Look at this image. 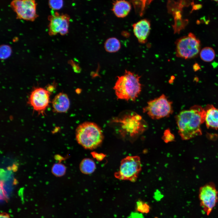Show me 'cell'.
<instances>
[{
  "label": "cell",
  "mask_w": 218,
  "mask_h": 218,
  "mask_svg": "<svg viewBox=\"0 0 218 218\" xmlns=\"http://www.w3.org/2000/svg\"><path fill=\"white\" fill-rule=\"evenodd\" d=\"M37 5L35 0H13L10 4L17 19L32 21L38 17Z\"/></svg>",
  "instance_id": "8"
},
{
  "label": "cell",
  "mask_w": 218,
  "mask_h": 218,
  "mask_svg": "<svg viewBox=\"0 0 218 218\" xmlns=\"http://www.w3.org/2000/svg\"><path fill=\"white\" fill-rule=\"evenodd\" d=\"M0 218H10V217L8 213L3 212L0 214Z\"/></svg>",
  "instance_id": "24"
},
{
  "label": "cell",
  "mask_w": 218,
  "mask_h": 218,
  "mask_svg": "<svg viewBox=\"0 0 218 218\" xmlns=\"http://www.w3.org/2000/svg\"><path fill=\"white\" fill-rule=\"evenodd\" d=\"M52 106L54 112L59 113H65L68 110L70 102L68 95L64 93L57 94L52 101Z\"/></svg>",
  "instance_id": "13"
},
{
  "label": "cell",
  "mask_w": 218,
  "mask_h": 218,
  "mask_svg": "<svg viewBox=\"0 0 218 218\" xmlns=\"http://www.w3.org/2000/svg\"><path fill=\"white\" fill-rule=\"evenodd\" d=\"M175 45L177 56L186 59L196 57L200 51V41L192 33L178 39Z\"/></svg>",
  "instance_id": "6"
},
{
  "label": "cell",
  "mask_w": 218,
  "mask_h": 218,
  "mask_svg": "<svg viewBox=\"0 0 218 218\" xmlns=\"http://www.w3.org/2000/svg\"><path fill=\"white\" fill-rule=\"evenodd\" d=\"M175 136L171 132L169 129L165 130L163 133L162 139L166 143H168L174 141Z\"/></svg>",
  "instance_id": "22"
},
{
  "label": "cell",
  "mask_w": 218,
  "mask_h": 218,
  "mask_svg": "<svg viewBox=\"0 0 218 218\" xmlns=\"http://www.w3.org/2000/svg\"><path fill=\"white\" fill-rule=\"evenodd\" d=\"M216 2H218V0H213Z\"/></svg>",
  "instance_id": "26"
},
{
  "label": "cell",
  "mask_w": 218,
  "mask_h": 218,
  "mask_svg": "<svg viewBox=\"0 0 218 218\" xmlns=\"http://www.w3.org/2000/svg\"><path fill=\"white\" fill-rule=\"evenodd\" d=\"M78 143L85 148L94 149L102 143L103 135L102 130L96 124L86 122L80 124L75 133Z\"/></svg>",
  "instance_id": "4"
},
{
  "label": "cell",
  "mask_w": 218,
  "mask_h": 218,
  "mask_svg": "<svg viewBox=\"0 0 218 218\" xmlns=\"http://www.w3.org/2000/svg\"><path fill=\"white\" fill-rule=\"evenodd\" d=\"M141 76L131 71L125 70L124 74L118 76L114 87L117 99L135 101L142 90Z\"/></svg>",
  "instance_id": "3"
},
{
  "label": "cell",
  "mask_w": 218,
  "mask_h": 218,
  "mask_svg": "<svg viewBox=\"0 0 218 218\" xmlns=\"http://www.w3.org/2000/svg\"><path fill=\"white\" fill-rule=\"evenodd\" d=\"M200 68L199 64L197 63L195 64L193 66V69L194 71H197Z\"/></svg>",
  "instance_id": "25"
},
{
  "label": "cell",
  "mask_w": 218,
  "mask_h": 218,
  "mask_svg": "<svg viewBox=\"0 0 218 218\" xmlns=\"http://www.w3.org/2000/svg\"><path fill=\"white\" fill-rule=\"evenodd\" d=\"M49 91L41 87L35 88L31 92L28 103L34 110L43 115L50 103Z\"/></svg>",
  "instance_id": "11"
},
{
  "label": "cell",
  "mask_w": 218,
  "mask_h": 218,
  "mask_svg": "<svg viewBox=\"0 0 218 218\" xmlns=\"http://www.w3.org/2000/svg\"><path fill=\"white\" fill-rule=\"evenodd\" d=\"M66 167L64 165L60 163L54 164L51 168L53 174L56 177H61L65 173Z\"/></svg>",
  "instance_id": "19"
},
{
  "label": "cell",
  "mask_w": 218,
  "mask_h": 218,
  "mask_svg": "<svg viewBox=\"0 0 218 218\" xmlns=\"http://www.w3.org/2000/svg\"><path fill=\"white\" fill-rule=\"evenodd\" d=\"M141 169L139 156H128L122 160L119 170L114 175L119 179L134 182L137 180Z\"/></svg>",
  "instance_id": "7"
},
{
  "label": "cell",
  "mask_w": 218,
  "mask_h": 218,
  "mask_svg": "<svg viewBox=\"0 0 218 218\" xmlns=\"http://www.w3.org/2000/svg\"><path fill=\"white\" fill-rule=\"evenodd\" d=\"M63 0H49L48 5L53 10H59L61 9L63 5Z\"/></svg>",
  "instance_id": "21"
},
{
  "label": "cell",
  "mask_w": 218,
  "mask_h": 218,
  "mask_svg": "<svg viewBox=\"0 0 218 218\" xmlns=\"http://www.w3.org/2000/svg\"><path fill=\"white\" fill-rule=\"evenodd\" d=\"M114 120L119 126L121 136L131 141L136 140L148 128V124L142 117L136 112L128 111Z\"/></svg>",
  "instance_id": "2"
},
{
  "label": "cell",
  "mask_w": 218,
  "mask_h": 218,
  "mask_svg": "<svg viewBox=\"0 0 218 218\" xmlns=\"http://www.w3.org/2000/svg\"><path fill=\"white\" fill-rule=\"evenodd\" d=\"M96 168L94 162L89 158H85L81 162L80 168L81 172L85 174H89L94 171Z\"/></svg>",
  "instance_id": "17"
},
{
  "label": "cell",
  "mask_w": 218,
  "mask_h": 218,
  "mask_svg": "<svg viewBox=\"0 0 218 218\" xmlns=\"http://www.w3.org/2000/svg\"><path fill=\"white\" fill-rule=\"evenodd\" d=\"M134 34L141 44L146 42L150 30V22L147 19H142L132 25Z\"/></svg>",
  "instance_id": "12"
},
{
  "label": "cell",
  "mask_w": 218,
  "mask_h": 218,
  "mask_svg": "<svg viewBox=\"0 0 218 218\" xmlns=\"http://www.w3.org/2000/svg\"><path fill=\"white\" fill-rule=\"evenodd\" d=\"M70 17L67 14L53 12L48 17V33L50 36L60 34L64 35L68 32Z\"/></svg>",
  "instance_id": "10"
},
{
  "label": "cell",
  "mask_w": 218,
  "mask_h": 218,
  "mask_svg": "<svg viewBox=\"0 0 218 218\" xmlns=\"http://www.w3.org/2000/svg\"><path fill=\"white\" fill-rule=\"evenodd\" d=\"M152 119L157 120L169 117L173 112L172 102L164 94L151 100L143 109Z\"/></svg>",
  "instance_id": "5"
},
{
  "label": "cell",
  "mask_w": 218,
  "mask_h": 218,
  "mask_svg": "<svg viewBox=\"0 0 218 218\" xmlns=\"http://www.w3.org/2000/svg\"><path fill=\"white\" fill-rule=\"evenodd\" d=\"M137 209L141 213H147L149 211L150 207L147 203L142 201H138L137 203Z\"/></svg>",
  "instance_id": "23"
},
{
  "label": "cell",
  "mask_w": 218,
  "mask_h": 218,
  "mask_svg": "<svg viewBox=\"0 0 218 218\" xmlns=\"http://www.w3.org/2000/svg\"><path fill=\"white\" fill-rule=\"evenodd\" d=\"M131 8L130 3L126 0H114L112 3L111 10L115 15L124 18L130 13Z\"/></svg>",
  "instance_id": "14"
},
{
  "label": "cell",
  "mask_w": 218,
  "mask_h": 218,
  "mask_svg": "<svg viewBox=\"0 0 218 218\" xmlns=\"http://www.w3.org/2000/svg\"><path fill=\"white\" fill-rule=\"evenodd\" d=\"M12 53L11 47L9 45H2L0 48V58L2 60H5L10 57Z\"/></svg>",
  "instance_id": "20"
},
{
  "label": "cell",
  "mask_w": 218,
  "mask_h": 218,
  "mask_svg": "<svg viewBox=\"0 0 218 218\" xmlns=\"http://www.w3.org/2000/svg\"><path fill=\"white\" fill-rule=\"evenodd\" d=\"M205 110V122L206 126L213 129L218 128V109L212 105H208Z\"/></svg>",
  "instance_id": "15"
},
{
  "label": "cell",
  "mask_w": 218,
  "mask_h": 218,
  "mask_svg": "<svg viewBox=\"0 0 218 218\" xmlns=\"http://www.w3.org/2000/svg\"><path fill=\"white\" fill-rule=\"evenodd\" d=\"M121 44L119 40L115 37L110 38L106 40L104 44V48L109 53L116 52L120 49Z\"/></svg>",
  "instance_id": "16"
},
{
  "label": "cell",
  "mask_w": 218,
  "mask_h": 218,
  "mask_svg": "<svg viewBox=\"0 0 218 218\" xmlns=\"http://www.w3.org/2000/svg\"><path fill=\"white\" fill-rule=\"evenodd\" d=\"M200 56L203 61L210 62L213 61L215 56V53L213 49L211 47H206L200 50Z\"/></svg>",
  "instance_id": "18"
},
{
  "label": "cell",
  "mask_w": 218,
  "mask_h": 218,
  "mask_svg": "<svg viewBox=\"0 0 218 218\" xmlns=\"http://www.w3.org/2000/svg\"><path fill=\"white\" fill-rule=\"evenodd\" d=\"M205 111L201 107L195 105L183 111L176 117L178 132L183 140H187L201 135L200 126L205 122Z\"/></svg>",
  "instance_id": "1"
},
{
  "label": "cell",
  "mask_w": 218,
  "mask_h": 218,
  "mask_svg": "<svg viewBox=\"0 0 218 218\" xmlns=\"http://www.w3.org/2000/svg\"><path fill=\"white\" fill-rule=\"evenodd\" d=\"M199 198L201 207L209 215L218 201V192L214 185L210 183L201 187L199 190Z\"/></svg>",
  "instance_id": "9"
}]
</instances>
